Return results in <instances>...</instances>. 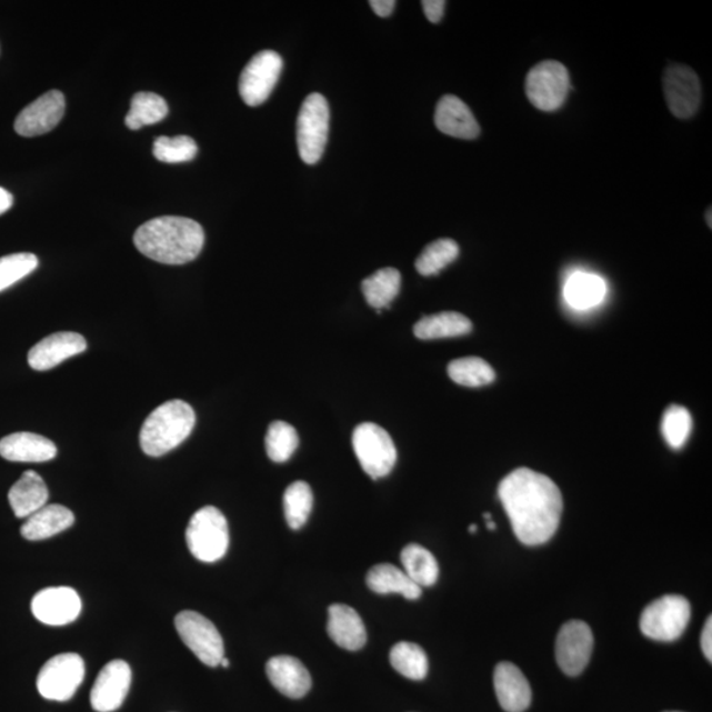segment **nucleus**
I'll use <instances>...</instances> for the list:
<instances>
[{
  "instance_id": "obj_5",
  "label": "nucleus",
  "mask_w": 712,
  "mask_h": 712,
  "mask_svg": "<svg viewBox=\"0 0 712 712\" xmlns=\"http://www.w3.org/2000/svg\"><path fill=\"white\" fill-rule=\"evenodd\" d=\"M690 615H692V608L686 598L665 595L655 599L641 613L640 629L646 638L669 643L682 636Z\"/></svg>"
},
{
  "instance_id": "obj_2",
  "label": "nucleus",
  "mask_w": 712,
  "mask_h": 712,
  "mask_svg": "<svg viewBox=\"0 0 712 712\" xmlns=\"http://www.w3.org/2000/svg\"><path fill=\"white\" fill-rule=\"evenodd\" d=\"M133 243L154 262L181 265L200 255L204 232L199 222L183 217H159L140 225Z\"/></svg>"
},
{
  "instance_id": "obj_11",
  "label": "nucleus",
  "mask_w": 712,
  "mask_h": 712,
  "mask_svg": "<svg viewBox=\"0 0 712 712\" xmlns=\"http://www.w3.org/2000/svg\"><path fill=\"white\" fill-rule=\"evenodd\" d=\"M283 59L273 51L253 56L239 80V94L249 106H259L268 100L280 79Z\"/></svg>"
},
{
  "instance_id": "obj_44",
  "label": "nucleus",
  "mask_w": 712,
  "mask_h": 712,
  "mask_svg": "<svg viewBox=\"0 0 712 712\" xmlns=\"http://www.w3.org/2000/svg\"><path fill=\"white\" fill-rule=\"evenodd\" d=\"M488 527H489V530H490V531H493V530H495V528H497L495 523H493V521H491V520L489 521Z\"/></svg>"
},
{
  "instance_id": "obj_13",
  "label": "nucleus",
  "mask_w": 712,
  "mask_h": 712,
  "mask_svg": "<svg viewBox=\"0 0 712 712\" xmlns=\"http://www.w3.org/2000/svg\"><path fill=\"white\" fill-rule=\"evenodd\" d=\"M662 84L666 103L674 117L689 119L700 109L701 82L692 68L674 63L665 70Z\"/></svg>"
},
{
  "instance_id": "obj_3",
  "label": "nucleus",
  "mask_w": 712,
  "mask_h": 712,
  "mask_svg": "<svg viewBox=\"0 0 712 712\" xmlns=\"http://www.w3.org/2000/svg\"><path fill=\"white\" fill-rule=\"evenodd\" d=\"M195 413L185 401L171 400L154 409L140 430V447L147 455L161 457L181 445L193 432Z\"/></svg>"
},
{
  "instance_id": "obj_12",
  "label": "nucleus",
  "mask_w": 712,
  "mask_h": 712,
  "mask_svg": "<svg viewBox=\"0 0 712 712\" xmlns=\"http://www.w3.org/2000/svg\"><path fill=\"white\" fill-rule=\"evenodd\" d=\"M594 636L590 626L581 620H571L562 625L555 643V658L562 672L575 676L588 666Z\"/></svg>"
},
{
  "instance_id": "obj_15",
  "label": "nucleus",
  "mask_w": 712,
  "mask_h": 712,
  "mask_svg": "<svg viewBox=\"0 0 712 712\" xmlns=\"http://www.w3.org/2000/svg\"><path fill=\"white\" fill-rule=\"evenodd\" d=\"M31 609L42 624L60 626L80 616L82 602L72 588H48L33 596Z\"/></svg>"
},
{
  "instance_id": "obj_6",
  "label": "nucleus",
  "mask_w": 712,
  "mask_h": 712,
  "mask_svg": "<svg viewBox=\"0 0 712 712\" xmlns=\"http://www.w3.org/2000/svg\"><path fill=\"white\" fill-rule=\"evenodd\" d=\"M330 109L327 98L313 93L302 102L298 118V147L304 163H319L328 143Z\"/></svg>"
},
{
  "instance_id": "obj_47",
  "label": "nucleus",
  "mask_w": 712,
  "mask_h": 712,
  "mask_svg": "<svg viewBox=\"0 0 712 712\" xmlns=\"http://www.w3.org/2000/svg\"><path fill=\"white\" fill-rule=\"evenodd\" d=\"M671 712H679V711H671Z\"/></svg>"
},
{
  "instance_id": "obj_7",
  "label": "nucleus",
  "mask_w": 712,
  "mask_h": 712,
  "mask_svg": "<svg viewBox=\"0 0 712 712\" xmlns=\"http://www.w3.org/2000/svg\"><path fill=\"white\" fill-rule=\"evenodd\" d=\"M352 447L365 474L372 479L387 477L397 464L398 451L391 435L372 422L355 428Z\"/></svg>"
},
{
  "instance_id": "obj_28",
  "label": "nucleus",
  "mask_w": 712,
  "mask_h": 712,
  "mask_svg": "<svg viewBox=\"0 0 712 712\" xmlns=\"http://www.w3.org/2000/svg\"><path fill=\"white\" fill-rule=\"evenodd\" d=\"M401 563L407 575L421 589L433 586L439 580V563L424 546L418 544L405 546L401 552Z\"/></svg>"
},
{
  "instance_id": "obj_31",
  "label": "nucleus",
  "mask_w": 712,
  "mask_h": 712,
  "mask_svg": "<svg viewBox=\"0 0 712 712\" xmlns=\"http://www.w3.org/2000/svg\"><path fill=\"white\" fill-rule=\"evenodd\" d=\"M394 671L409 680H424L429 671L427 653L418 644L401 641L392 648L390 654Z\"/></svg>"
},
{
  "instance_id": "obj_23",
  "label": "nucleus",
  "mask_w": 712,
  "mask_h": 712,
  "mask_svg": "<svg viewBox=\"0 0 712 712\" xmlns=\"http://www.w3.org/2000/svg\"><path fill=\"white\" fill-rule=\"evenodd\" d=\"M73 524L74 514L67 507L48 504L27 518L20 532L26 540L41 541L69 530Z\"/></svg>"
},
{
  "instance_id": "obj_40",
  "label": "nucleus",
  "mask_w": 712,
  "mask_h": 712,
  "mask_svg": "<svg viewBox=\"0 0 712 712\" xmlns=\"http://www.w3.org/2000/svg\"><path fill=\"white\" fill-rule=\"evenodd\" d=\"M701 646L706 658L710 662L712 661V620L711 616L706 620V624L703 626L702 636H701Z\"/></svg>"
},
{
  "instance_id": "obj_29",
  "label": "nucleus",
  "mask_w": 712,
  "mask_h": 712,
  "mask_svg": "<svg viewBox=\"0 0 712 712\" xmlns=\"http://www.w3.org/2000/svg\"><path fill=\"white\" fill-rule=\"evenodd\" d=\"M401 287V274L394 268H382L363 280L362 291L364 299L372 308L383 309L390 307L398 298Z\"/></svg>"
},
{
  "instance_id": "obj_14",
  "label": "nucleus",
  "mask_w": 712,
  "mask_h": 712,
  "mask_svg": "<svg viewBox=\"0 0 712 712\" xmlns=\"http://www.w3.org/2000/svg\"><path fill=\"white\" fill-rule=\"evenodd\" d=\"M131 668L126 661L114 660L98 674L90 693L91 706L98 712H112L122 706L130 692Z\"/></svg>"
},
{
  "instance_id": "obj_26",
  "label": "nucleus",
  "mask_w": 712,
  "mask_h": 712,
  "mask_svg": "<svg viewBox=\"0 0 712 712\" xmlns=\"http://www.w3.org/2000/svg\"><path fill=\"white\" fill-rule=\"evenodd\" d=\"M472 323L461 313L442 312L428 315L414 325V335L419 340H442V338L462 337L470 333Z\"/></svg>"
},
{
  "instance_id": "obj_41",
  "label": "nucleus",
  "mask_w": 712,
  "mask_h": 712,
  "mask_svg": "<svg viewBox=\"0 0 712 712\" xmlns=\"http://www.w3.org/2000/svg\"><path fill=\"white\" fill-rule=\"evenodd\" d=\"M373 12L377 13L380 18L391 17V13L394 10L397 2L394 0H371L369 3Z\"/></svg>"
},
{
  "instance_id": "obj_33",
  "label": "nucleus",
  "mask_w": 712,
  "mask_h": 712,
  "mask_svg": "<svg viewBox=\"0 0 712 712\" xmlns=\"http://www.w3.org/2000/svg\"><path fill=\"white\" fill-rule=\"evenodd\" d=\"M284 513L287 523L298 531L307 524L313 510V492L307 482H294L284 493Z\"/></svg>"
},
{
  "instance_id": "obj_21",
  "label": "nucleus",
  "mask_w": 712,
  "mask_h": 712,
  "mask_svg": "<svg viewBox=\"0 0 712 712\" xmlns=\"http://www.w3.org/2000/svg\"><path fill=\"white\" fill-rule=\"evenodd\" d=\"M0 455L10 462L41 463L52 461L58 448L46 437L20 432L0 440Z\"/></svg>"
},
{
  "instance_id": "obj_17",
  "label": "nucleus",
  "mask_w": 712,
  "mask_h": 712,
  "mask_svg": "<svg viewBox=\"0 0 712 712\" xmlns=\"http://www.w3.org/2000/svg\"><path fill=\"white\" fill-rule=\"evenodd\" d=\"M87 349V340L81 334L61 331L34 344L28 352V363L33 370L48 371L69 358L82 354Z\"/></svg>"
},
{
  "instance_id": "obj_9",
  "label": "nucleus",
  "mask_w": 712,
  "mask_h": 712,
  "mask_svg": "<svg viewBox=\"0 0 712 712\" xmlns=\"http://www.w3.org/2000/svg\"><path fill=\"white\" fill-rule=\"evenodd\" d=\"M183 644L192 651L202 664L215 668L224 658L221 633L209 619L195 611H182L174 619Z\"/></svg>"
},
{
  "instance_id": "obj_25",
  "label": "nucleus",
  "mask_w": 712,
  "mask_h": 712,
  "mask_svg": "<svg viewBox=\"0 0 712 712\" xmlns=\"http://www.w3.org/2000/svg\"><path fill=\"white\" fill-rule=\"evenodd\" d=\"M367 586L377 594H400L407 599H419L422 589L409 578L403 569L382 563L373 566L367 574Z\"/></svg>"
},
{
  "instance_id": "obj_37",
  "label": "nucleus",
  "mask_w": 712,
  "mask_h": 712,
  "mask_svg": "<svg viewBox=\"0 0 712 712\" xmlns=\"http://www.w3.org/2000/svg\"><path fill=\"white\" fill-rule=\"evenodd\" d=\"M692 428V415L686 408L672 405L666 409L664 419H662V434H664L669 447L681 449L685 445Z\"/></svg>"
},
{
  "instance_id": "obj_45",
  "label": "nucleus",
  "mask_w": 712,
  "mask_h": 712,
  "mask_svg": "<svg viewBox=\"0 0 712 712\" xmlns=\"http://www.w3.org/2000/svg\"><path fill=\"white\" fill-rule=\"evenodd\" d=\"M469 531H470L471 533H475V532L478 531L477 525H470Z\"/></svg>"
},
{
  "instance_id": "obj_30",
  "label": "nucleus",
  "mask_w": 712,
  "mask_h": 712,
  "mask_svg": "<svg viewBox=\"0 0 712 712\" xmlns=\"http://www.w3.org/2000/svg\"><path fill=\"white\" fill-rule=\"evenodd\" d=\"M168 111L164 98L143 91V93L133 96L131 109L126 117V126L132 131L140 130L144 126L164 121Z\"/></svg>"
},
{
  "instance_id": "obj_8",
  "label": "nucleus",
  "mask_w": 712,
  "mask_h": 712,
  "mask_svg": "<svg viewBox=\"0 0 712 712\" xmlns=\"http://www.w3.org/2000/svg\"><path fill=\"white\" fill-rule=\"evenodd\" d=\"M570 77L565 66L559 61H542L527 76L528 100L541 111H555L566 101Z\"/></svg>"
},
{
  "instance_id": "obj_34",
  "label": "nucleus",
  "mask_w": 712,
  "mask_h": 712,
  "mask_svg": "<svg viewBox=\"0 0 712 712\" xmlns=\"http://www.w3.org/2000/svg\"><path fill=\"white\" fill-rule=\"evenodd\" d=\"M458 255H460V247L453 239H439V241L428 244L425 250L421 252V255L415 260V270L422 277H433L453 263Z\"/></svg>"
},
{
  "instance_id": "obj_27",
  "label": "nucleus",
  "mask_w": 712,
  "mask_h": 712,
  "mask_svg": "<svg viewBox=\"0 0 712 712\" xmlns=\"http://www.w3.org/2000/svg\"><path fill=\"white\" fill-rule=\"evenodd\" d=\"M608 288L598 274L575 272L566 281L565 299L571 308L588 310L594 308L604 299Z\"/></svg>"
},
{
  "instance_id": "obj_18",
  "label": "nucleus",
  "mask_w": 712,
  "mask_h": 712,
  "mask_svg": "<svg viewBox=\"0 0 712 712\" xmlns=\"http://www.w3.org/2000/svg\"><path fill=\"white\" fill-rule=\"evenodd\" d=\"M500 706L507 712H523L531 706L532 690L523 672L512 662H500L493 674Z\"/></svg>"
},
{
  "instance_id": "obj_19",
  "label": "nucleus",
  "mask_w": 712,
  "mask_h": 712,
  "mask_svg": "<svg viewBox=\"0 0 712 712\" xmlns=\"http://www.w3.org/2000/svg\"><path fill=\"white\" fill-rule=\"evenodd\" d=\"M267 675L274 689L288 698L300 700L312 689L308 669L292 655H278L267 662Z\"/></svg>"
},
{
  "instance_id": "obj_22",
  "label": "nucleus",
  "mask_w": 712,
  "mask_h": 712,
  "mask_svg": "<svg viewBox=\"0 0 712 712\" xmlns=\"http://www.w3.org/2000/svg\"><path fill=\"white\" fill-rule=\"evenodd\" d=\"M328 633L338 646L347 651L355 652L365 645L367 631L363 620L347 604L330 605Z\"/></svg>"
},
{
  "instance_id": "obj_42",
  "label": "nucleus",
  "mask_w": 712,
  "mask_h": 712,
  "mask_svg": "<svg viewBox=\"0 0 712 712\" xmlns=\"http://www.w3.org/2000/svg\"><path fill=\"white\" fill-rule=\"evenodd\" d=\"M13 203V197L6 189L0 188V215L9 211Z\"/></svg>"
},
{
  "instance_id": "obj_38",
  "label": "nucleus",
  "mask_w": 712,
  "mask_h": 712,
  "mask_svg": "<svg viewBox=\"0 0 712 712\" xmlns=\"http://www.w3.org/2000/svg\"><path fill=\"white\" fill-rule=\"evenodd\" d=\"M39 267V259L33 253H12L0 258V292L18 283Z\"/></svg>"
},
{
  "instance_id": "obj_16",
  "label": "nucleus",
  "mask_w": 712,
  "mask_h": 712,
  "mask_svg": "<svg viewBox=\"0 0 712 712\" xmlns=\"http://www.w3.org/2000/svg\"><path fill=\"white\" fill-rule=\"evenodd\" d=\"M63 114H66V97L59 90H51L27 106L13 127L21 137L44 136L60 123Z\"/></svg>"
},
{
  "instance_id": "obj_36",
  "label": "nucleus",
  "mask_w": 712,
  "mask_h": 712,
  "mask_svg": "<svg viewBox=\"0 0 712 712\" xmlns=\"http://www.w3.org/2000/svg\"><path fill=\"white\" fill-rule=\"evenodd\" d=\"M199 147L189 137L167 138L160 137L154 140L153 154L161 163L179 164L189 163L197 157Z\"/></svg>"
},
{
  "instance_id": "obj_20",
  "label": "nucleus",
  "mask_w": 712,
  "mask_h": 712,
  "mask_svg": "<svg viewBox=\"0 0 712 712\" xmlns=\"http://www.w3.org/2000/svg\"><path fill=\"white\" fill-rule=\"evenodd\" d=\"M437 129L445 136L472 140L481 133L477 119L469 106L454 96L441 98L434 117Z\"/></svg>"
},
{
  "instance_id": "obj_10",
  "label": "nucleus",
  "mask_w": 712,
  "mask_h": 712,
  "mask_svg": "<svg viewBox=\"0 0 712 712\" xmlns=\"http://www.w3.org/2000/svg\"><path fill=\"white\" fill-rule=\"evenodd\" d=\"M84 679V662L80 654L54 655L41 668L37 685L42 698L67 702L73 698Z\"/></svg>"
},
{
  "instance_id": "obj_39",
  "label": "nucleus",
  "mask_w": 712,
  "mask_h": 712,
  "mask_svg": "<svg viewBox=\"0 0 712 712\" xmlns=\"http://www.w3.org/2000/svg\"><path fill=\"white\" fill-rule=\"evenodd\" d=\"M421 4L428 20L432 21V23H440L447 2H443V0H424Z\"/></svg>"
},
{
  "instance_id": "obj_43",
  "label": "nucleus",
  "mask_w": 712,
  "mask_h": 712,
  "mask_svg": "<svg viewBox=\"0 0 712 712\" xmlns=\"http://www.w3.org/2000/svg\"><path fill=\"white\" fill-rule=\"evenodd\" d=\"M220 665H222L223 668H229L230 661L228 659L223 658Z\"/></svg>"
},
{
  "instance_id": "obj_46",
  "label": "nucleus",
  "mask_w": 712,
  "mask_h": 712,
  "mask_svg": "<svg viewBox=\"0 0 712 712\" xmlns=\"http://www.w3.org/2000/svg\"><path fill=\"white\" fill-rule=\"evenodd\" d=\"M709 225H711V209L709 210Z\"/></svg>"
},
{
  "instance_id": "obj_32",
  "label": "nucleus",
  "mask_w": 712,
  "mask_h": 712,
  "mask_svg": "<svg viewBox=\"0 0 712 712\" xmlns=\"http://www.w3.org/2000/svg\"><path fill=\"white\" fill-rule=\"evenodd\" d=\"M448 372L453 382L471 388L489 385L497 378L492 367L478 357L457 359L449 364Z\"/></svg>"
},
{
  "instance_id": "obj_4",
  "label": "nucleus",
  "mask_w": 712,
  "mask_h": 712,
  "mask_svg": "<svg viewBox=\"0 0 712 712\" xmlns=\"http://www.w3.org/2000/svg\"><path fill=\"white\" fill-rule=\"evenodd\" d=\"M187 544L194 559L213 563L228 553L230 533L228 520L215 507H203L190 519Z\"/></svg>"
},
{
  "instance_id": "obj_1",
  "label": "nucleus",
  "mask_w": 712,
  "mask_h": 712,
  "mask_svg": "<svg viewBox=\"0 0 712 712\" xmlns=\"http://www.w3.org/2000/svg\"><path fill=\"white\" fill-rule=\"evenodd\" d=\"M498 493L514 534L524 545L545 544L559 530L563 500L552 479L521 468L503 479Z\"/></svg>"
},
{
  "instance_id": "obj_24",
  "label": "nucleus",
  "mask_w": 712,
  "mask_h": 712,
  "mask_svg": "<svg viewBox=\"0 0 712 712\" xmlns=\"http://www.w3.org/2000/svg\"><path fill=\"white\" fill-rule=\"evenodd\" d=\"M49 491L44 479L38 472L26 471L9 492V502L19 519L30 518L47 505Z\"/></svg>"
},
{
  "instance_id": "obj_35",
  "label": "nucleus",
  "mask_w": 712,
  "mask_h": 712,
  "mask_svg": "<svg viewBox=\"0 0 712 712\" xmlns=\"http://www.w3.org/2000/svg\"><path fill=\"white\" fill-rule=\"evenodd\" d=\"M299 447V435L292 425L284 421H274L268 428L265 437V449L270 460L283 463L294 454Z\"/></svg>"
}]
</instances>
